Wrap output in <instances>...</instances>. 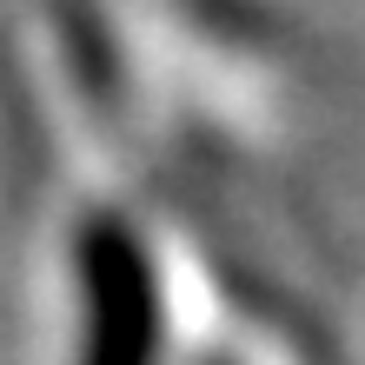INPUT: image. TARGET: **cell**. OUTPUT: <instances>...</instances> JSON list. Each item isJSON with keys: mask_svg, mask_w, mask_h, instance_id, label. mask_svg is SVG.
<instances>
[{"mask_svg": "<svg viewBox=\"0 0 365 365\" xmlns=\"http://www.w3.org/2000/svg\"><path fill=\"white\" fill-rule=\"evenodd\" d=\"M93 312H100V346L93 365H146V332H153V299H146V272L126 252L120 232L93 240Z\"/></svg>", "mask_w": 365, "mask_h": 365, "instance_id": "6da1fadb", "label": "cell"}]
</instances>
